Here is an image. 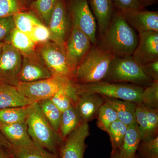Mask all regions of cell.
Listing matches in <instances>:
<instances>
[{"label": "cell", "instance_id": "1", "mask_svg": "<svg viewBox=\"0 0 158 158\" xmlns=\"http://www.w3.org/2000/svg\"><path fill=\"white\" fill-rule=\"evenodd\" d=\"M138 43V34L120 10L115 8L112 20L98 45L116 57L132 55Z\"/></svg>", "mask_w": 158, "mask_h": 158}, {"label": "cell", "instance_id": "2", "mask_svg": "<svg viewBox=\"0 0 158 158\" xmlns=\"http://www.w3.org/2000/svg\"><path fill=\"white\" fill-rule=\"evenodd\" d=\"M25 122L34 143L58 157L64 141L46 118L37 102L27 106Z\"/></svg>", "mask_w": 158, "mask_h": 158}, {"label": "cell", "instance_id": "3", "mask_svg": "<svg viewBox=\"0 0 158 158\" xmlns=\"http://www.w3.org/2000/svg\"><path fill=\"white\" fill-rule=\"evenodd\" d=\"M115 57L98 44L92 45L76 69L74 81L80 85L102 81Z\"/></svg>", "mask_w": 158, "mask_h": 158}, {"label": "cell", "instance_id": "4", "mask_svg": "<svg viewBox=\"0 0 158 158\" xmlns=\"http://www.w3.org/2000/svg\"><path fill=\"white\" fill-rule=\"evenodd\" d=\"M102 81L132 84L143 87L149 86L153 82L145 73L142 65L132 55L114 57Z\"/></svg>", "mask_w": 158, "mask_h": 158}, {"label": "cell", "instance_id": "5", "mask_svg": "<svg viewBox=\"0 0 158 158\" xmlns=\"http://www.w3.org/2000/svg\"><path fill=\"white\" fill-rule=\"evenodd\" d=\"M144 87L126 83L101 81L91 84H78V91L94 93L110 98L118 99L141 104V96Z\"/></svg>", "mask_w": 158, "mask_h": 158}, {"label": "cell", "instance_id": "6", "mask_svg": "<svg viewBox=\"0 0 158 158\" xmlns=\"http://www.w3.org/2000/svg\"><path fill=\"white\" fill-rule=\"evenodd\" d=\"M36 51L52 77L74 80V71L69 61L65 47L50 40L37 45Z\"/></svg>", "mask_w": 158, "mask_h": 158}, {"label": "cell", "instance_id": "7", "mask_svg": "<svg viewBox=\"0 0 158 158\" xmlns=\"http://www.w3.org/2000/svg\"><path fill=\"white\" fill-rule=\"evenodd\" d=\"M73 79L52 77L36 81L19 82L15 88L23 96L34 102L51 98Z\"/></svg>", "mask_w": 158, "mask_h": 158}, {"label": "cell", "instance_id": "8", "mask_svg": "<svg viewBox=\"0 0 158 158\" xmlns=\"http://www.w3.org/2000/svg\"><path fill=\"white\" fill-rule=\"evenodd\" d=\"M71 22L89 37L93 45L98 43L97 22L88 4V0H66Z\"/></svg>", "mask_w": 158, "mask_h": 158}, {"label": "cell", "instance_id": "9", "mask_svg": "<svg viewBox=\"0 0 158 158\" xmlns=\"http://www.w3.org/2000/svg\"><path fill=\"white\" fill-rule=\"evenodd\" d=\"M22 61L19 51L9 43L4 42L0 54V84L16 86Z\"/></svg>", "mask_w": 158, "mask_h": 158}, {"label": "cell", "instance_id": "10", "mask_svg": "<svg viewBox=\"0 0 158 158\" xmlns=\"http://www.w3.org/2000/svg\"><path fill=\"white\" fill-rule=\"evenodd\" d=\"M71 27L66 0H57L48 27L50 31L51 41L65 47Z\"/></svg>", "mask_w": 158, "mask_h": 158}, {"label": "cell", "instance_id": "11", "mask_svg": "<svg viewBox=\"0 0 158 158\" xmlns=\"http://www.w3.org/2000/svg\"><path fill=\"white\" fill-rule=\"evenodd\" d=\"M92 45L88 36L72 23L70 33L65 47L69 61L74 73L77 67Z\"/></svg>", "mask_w": 158, "mask_h": 158}, {"label": "cell", "instance_id": "12", "mask_svg": "<svg viewBox=\"0 0 158 158\" xmlns=\"http://www.w3.org/2000/svg\"><path fill=\"white\" fill-rule=\"evenodd\" d=\"M90 135V127L82 122L63 141L58 152V158H84L88 145L85 140Z\"/></svg>", "mask_w": 158, "mask_h": 158}, {"label": "cell", "instance_id": "13", "mask_svg": "<svg viewBox=\"0 0 158 158\" xmlns=\"http://www.w3.org/2000/svg\"><path fill=\"white\" fill-rule=\"evenodd\" d=\"M52 77L50 72L37 52L30 56H23L22 64L18 77L19 82L29 83Z\"/></svg>", "mask_w": 158, "mask_h": 158}, {"label": "cell", "instance_id": "14", "mask_svg": "<svg viewBox=\"0 0 158 158\" xmlns=\"http://www.w3.org/2000/svg\"><path fill=\"white\" fill-rule=\"evenodd\" d=\"M132 56L141 65L158 60V32L138 34V43Z\"/></svg>", "mask_w": 158, "mask_h": 158}, {"label": "cell", "instance_id": "15", "mask_svg": "<svg viewBox=\"0 0 158 158\" xmlns=\"http://www.w3.org/2000/svg\"><path fill=\"white\" fill-rule=\"evenodd\" d=\"M127 23L138 33L158 32V11L145 9L122 11Z\"/></svg>", "mask_w": 158, "mask_h": 158}, {"label": "cell", "instance_id": "16", "mask_svg": "<svg viewBox=\"0 0 158 158\" xmlns=\"http://www.w3.org/2000/svg\"><path fill=\"white\" fill-rule=\"evenodd\" d=\"M78 89V88H77ZM78 98L74 106L82 122L88 123L97 118L99 110L104 103L102 95L78 91Z\"/></svg>", "mask_w": 158, "mask_h": 158}, {"label": "cell", "instance_id": "17", "mask_svg": "<svg viewBox=\"0 0 158 158\" xmlns=\"http://www.w3.org/2000/svg\"><path fill=\"white\" fill-rule=\"evenodd\" d=\"M0 130L12 147H27L34 144L29 135L26 122L10 124L0 123Z\"/></svg>", "mask_w": 158, "mask_h": 158}, {"label": "cell", "instance_id": "18", "mask_svg": "<svg viewBox=\"0 0 158 158\" xmlns=\"http://www.w3.org/2000/svg\"><path fill=\"white\" fill-rule=\"evenodd\" d=\"M88 2L97 23L100 37L112 20L115 8L113 0H88Z\"/></svg>", "mask_w": 158, "mask_h": 158}, {"label": "cell", "instance_id": "19", "mask_svg": "<svg viewBox=\"0 0 158 158\" xmlns=\"http://www.w3.org/2000/svg\"><path fill=\"white\" fill-rule=\"evenodd\" d=\"M34 102L22 95L14 86L0 84V109L23 107Z\"/></svg>", "mask_w": 158, "mask_h": 158}, {"label": "cell", "instance_id": "20", "mask_svg": "<svg viewBox=\"0 0 158 158\" xmlns=\"http://www.w3.org/2000/svg\"><path fill=\"white\" fill-rule=\"evenodd\" d=\"M102 96L104 102L116 112L118 120L127 126L136 122L137 104L128 101Z\"/></svg>", "mask_w": 158, "mask_h": 158}, {"label": "cell", "instance_id": "21", "mask_svg": "<svg viewBox=\"0 0 158 158\" xmlns=\"http://www.w3.org/2000/svg\"><path fill=\"white\" fill-rule=\"evenodd\" d=\"M141 140V133L136 122L128 126L119 150V158H134Z\"/></svg>", "mask_w": 158, "mask_h": 158}, {"label": "cell", "instance_id": "22", "mask_svg": "<svg viewBox=\"0 0 158 158\" xmlns=\"http://www.w3.org/2000/svg\"><path fill=\"white\" fill-rule=\"evenodd\" d=\"M6 42L9 43L23 56H30L36 53V44L29 35L15 28Z\"/></svg>", "mask_w": 158, "mask_h": 158}, {"label": "cell", "instance_id": "23", "mask_svg": "<svg viewBox=\"0 0 158 158\" xmlns=\"http://www.w3.org/2000/svg\"><path fill=\"white\" fill-rule=\"evenodd\" d=\"M82 123L74 106L62 112L59 133L62 140L64 141Z\"/></svg>", "mask_w": 158, "mask_h": 158}, {"label": "cell", "instance_id": "24", "mask_svg": "<svg viewBox=\"0 0 158 158\" xmlns=\"http://www.w3.org/2000/svg\"><path fill=\"white\" fill-rule=\"evenodd\" d=\"M57 0H33L29 10L34 13L43 23L48 27Z\"/></svg>", "mask_w": 158, "mask_h": 158}, {"label": "cell", "instance_id": "25", "mask_svg": "<svg viewBox=\"0 0 158 158\" xmlns=\"http://www.w3.org/2000/svg\"><path fill=\"white\" fill-rule=\"evenodd\" d=\"M15 27L31 36L34 27L42 22L30 10L21 11L13 15Z\"/></svg>", "mask_w": 158, "mask_h": 158}, {"label": "cell", "instance_id": "26", "mask_svg": "<svg viewBox=\"0 0 158 158\" xmlns=\"http://www.w3.org/2000/svg\"><path fill=\"white\" fill-rule=\"evenodd\" d=\"M11 151L13 158H58L35 143L28 147H12Z\"/></svg>", "mask_w": 158, "mask_h": 158}, {"label": "cell", "instance_id": "27", "mask_svg": "<svg viewBox=\"0 0 158 158\" xmlns=\"http://www.w3.org/2000/svg\"><path fill=\"white\" fill-rule=\"evenodd\" d=\"M37 102L46 118L54 129L59 133L62 112L54 104L50 98L42 100Z\"/></svg>", "mask_w": 158, "mask_h": 158}, {"label": "cell", "instance_id": "28", "mask_svg": "<svg viewBox=\"0 0 158 158\" xmlns=\"http://www.w3.org/2000/svg\"><path fill=\"white\" fill-rule=\"evenodd\" d=\"M33 0H0V17L13 16L21 11L29 10Z\"/></svg>", "mask_w": 158, "mask_h": 158}, {"label": "cell", "instance_id": "29", "mask_svg": "<svg viewBox=\"0 0 158 158\" xmlns=\"http://www.w3.org/2000/svg\"><path fill=\"white\" fill-rule=\"evenodd\" d=\"M128 126L118 119L114 122L108 128L107 133L110 136L112 151L120 149Z\"/></svg>", "mask_w": 158, "mask_h": 158}, {"label": "cell", "instance_id": "30", "mask_svg": "<svg viewBox=\"0 0 158 158\" xmlns=\"http://www.w3.org/2000/svg\"><path fill=\"white\" fill-rule=\"evenodd\" d=\"M27 106L0 109V123L10 124L25 122Z\"/></svg>", "mask_w": 158, "mask_h": 158}, {"label": "cell", "instance_id": "31", "mask_svg": "<svg viewBox=\"0 0 158 158\" xmlns=\"http://www.w3.org/2000/svg\"><path fill=\"white\" fill-rule=\"evenodd\" d=\"M97 125L99 128L107 132L108 128L114 122L118 120L114 110L106 103H104L99 110Z\"/></svg>", "mask_w": 158, "mask_h": 158}, {"label": "cell", "instance_id": "32", "mask_svg": "<svg viewBox=\"0 0 158 158\" xmlns=\"http://www.w3.org/2000/svg\"><path fill=\"white\" fill-rule=\"evenodd\" d=\"M137 152L142 158H158V136L142 139Z\"/></svg>", "mask_w": 158, "mask_h": 158}, {"label": "cell", "instance_id": "33", "mask_svg": "<svg viewBox=\"0 0 158 158\" xmlns=\"http://www.w3.org/2000/svg\"><path fill=\"white\" fill-rule=\"evenodd\" d=\"M142 104L158 109V81H154L149 86L144 87L141 93Z\"/></svg>", "mask_w": 158, "mask_h": 158}, {"label": "cell", "instance_id": "34", "mask_svg": "<svg viewBox=\"0 0 158 158\" xmlns=\"http://www.w3.org/2000/svg\"><path fill=\"white\" fill-rule=\"evenodd\" d=\"M30 37L36 45L43 44L50 41V31L47 26L40 23L34 27Z\"/></svg>", "mask_w": 158, "mask_h": 158}, {"label": "cell", "instance_id": "35", "mask_svg": "<svg viewBox=\"0 0 158 158\" xmlns=\"http://www.w3.org/2000/svg\"><path fill=\"white\" fill-rule=\"evenodd\" d=\"M145 106L148 122V135L146 138L158 135V109Z\"/></svg>", "mask_w": 158, "mask_h": 158}, {"label": "cell", "instance_id": "36", "mask_svg": "<svg viewBox=\"0 0 158 158\" xmlns=\"http://www.w3.org/2000/svg\"><path fill=\"white\" fill-rule=\"evenodd\" d=\"M135 118L141 133V140L146 138L148 135V122L145 105L142 104L138 105L136 109Z\"/></svg>", "mask_w": 158, "mask_h": 158}, {"label": "cell", "instance_id": "37", "mask_svg": "<svg viewBox=\"0 0 158 158\" xmlns=\"http://www.w3.org/2000/svg\"><path fill=\"white\" fill-rule=\"evenodd\" d=\"M15 27L13 16L0 17V42H6Z\"/></svg>", "mask_w": 158, "mask_h": 158}, {"label": "cell", "instance_id": "38", "mask_svg": "<svg viewBox=\"0 0 158 158\" xmlns=\"http://www.w3.org/2000/svg\"><path fill=\"white\" fill-rule=\"evenodd\" d=\"M116 9L122 11L145 9L141 6L139 0H113Z\"/></svg>", "mask_w": 158, "mask_h": 158}, {"label": "cell", "instance_id": "39", "mask_svg": "<svg viewBox=\"0 0 158 158\" xmlns=\"http://www.w3.org/2000/svg\"><path fill=\"white\" fill-rule=\"evenodd\" d=\"M148 76L153 81H158V60L142 65Z\"/></svg>", "mask_w": 158, "mask_h": 158}, {"label": "cell", "instance_id": "40", "mask_svg": "<svg viewBox=\"0 0 158 158\" xmlns=\"http://www.w3.org/2000/svg\"><path fill=\"white\" fill-rule=\"evenodd\" d=\"M11 145L5 138L0 130V148L5 149L11 150Z\"/></svg>", "mask_w": 158, "mask_h": 158}, {"label": "cell", "instance_id": "41", "mask_svg": "<svg viewBox=\"0 0 158 158\" xmlns=\"http://www.w3.org/2000/svg\"><path fill=\"white\" fill-rule=\"evenodd\" d=\"M0 158H13L11 150L0 148Z\"/></svg>", "mask_w": 158, "mask_h": 158}, {"label": "cell", "instance_id": "42", "mask_svg": "<svg viewBox=\"0 0 158 158\" xmlns=\"http://www.w3.org/2000/svg\"><path fill=\"white\" fill-rule=\"evenodd\" d=\"M141 6L143 8L158 3V0H139Z\"/></svg>", "mask_w": 158, "mask_h": 158}, {"label": "cell", "instance_id": "43", "mask_svg": "<svg viewBox=\"0 0 158 158\" xmlns=\"http://www.w3.org/2000/svg\"><path fill=\"white\" fill-rule=\"evenodd\" d=\"M119 150H117L113 151L111 152V155H110V157L109 158H119ZM134 158H141L139 155L136 152L135 156L134 157Z\"/></svg>", "mask_w": 158, "mask_h": 158}, {"label": "cell", "instance_id": "44", "mask_svg": "<svg viewBox=\"0 0 158 158\" xmlns=\"http://www.w3.org/2000/svg\"><path fill=\"white\" fill-rule=\"evenodd\" d=\"M4 44V42H0V54H1V52H2V48Z\"/></svg>", "mask_w": 158, "mask_h": 158}]
</instances>
